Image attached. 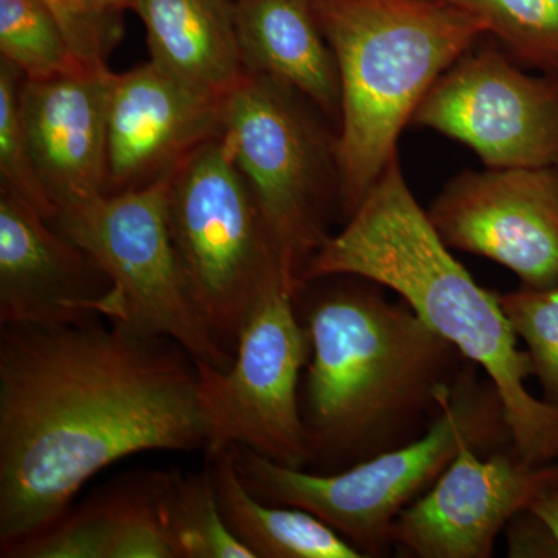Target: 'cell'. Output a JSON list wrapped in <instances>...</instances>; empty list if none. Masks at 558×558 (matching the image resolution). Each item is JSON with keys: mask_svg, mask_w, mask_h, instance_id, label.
Segmentation results:
<instances>
[{"mask_svg": "<svg viewBox=\"0 0 558 558\" xmlns=\"http://www.w3.org/2000/svg\"><path fill=\"white\" fill-rule=\"evenodd\" d=\"M22 81L20 70L0 58V178L2 186L32 204L44 218L53 220L57 207L36 170L22 120Z\"/></svg>", "mask_w": 558, "mask_h": 558, "instance_id": "cb8c5ba5", "label": "cell"}, {"mask_svg": "<svg viewBox=\"0 0 558 558\" xmlns=\"http://www.w3.org/2000/svg\"><path fill=\"white\" fill-rule=\"evenodd\" d=\"M86 3L102 20L120 22L123 11L134 9L135 0H86Z\"/></svg>", "mask_w": 558, "mask_h": 558, "instance_id": "83f0119b", "label": "cell"}, {"mask_svg": "<svg viewBox=\"0 0 558 558\" xmlns=\"http://www.w3.org/2000/svg\"><path fill=\"white\" fill-rule=\"evenodd\" d=\"M223 98L182 83L154 62L110 76L106 194L170 175L222 131Z\"/></svg>", "mask_w": 558, "mask_h": 558, "instance_id": "5bb4252c", "label": "cell"}, {"mask_svg": "<svg viewBox=\"0 0 558 558\" xmlns=\"http://www.w3.org/2000/svg\"><path fill=\"white\" fill-rule=\"evenodd\" d=\"M486 21L524 69L558 75V0H453Z\"/></svg>", "mask_w": 558, "mask_h": 558, "instance_id": "7402d4cb", "label": "cell"}, {"mask_svg": "<svg viewBox=\"0 0 558 558\" xmlns=\"http://www.w3.org/2000/svg\"><path fill=\"white\" fill-rule=\"evenodd\" d=\"M170 175L69 205L50 222L108 275L109 322L175 341L196 362L226 369L233 355L213 339L172 238Z\"/></svg>", "mask_w": 558, "mask_h": 558, "instance_id": "ba28073f", "label": "cell"}, {"mask_svg": "<svg viewBox=\"0 0 558 558\" xmlns=\"http://www.w3.org/2000/svg\"><path fill=\"white\" fill-rule=\"evenodd\" d=\"M220 512L255 558H362L360 550L314 513L256 498L242 483L233 450L209 454Z\"/></svg>", "mask_w": 558, "mask_h": 558, "instance_id": "d6986e66", "label": "cell"}, {"mask_svg": "<svg viewBox=\"0 0 558 558\" xmlns=\"http://www.w3.org/2000/svg\"><path fill=\"white\" fill-rule=\"evenodd\" d=\"M510 558H558V543L545 521L531 509L520 510L505 527Z\"/></svg>", "mask_w": 558, "mask_h": 558, "instance_id": "484cf974", "label": "cell"}, {"mask_svg": "<svg viewBox=\"0 0 558 558\" xmlns=\"http://www.w3.org/2000/svg\"><path fill=\"white\" fill-rule=\"evenodd\" d=\"M411 126L468 146L484 168H558V75H531L509 54L472 47L433 84Z\"/></svg>", "mask_w": 558, "mask_h": 558, "instance_id": "30bf717a", "label": "cell"}, {"mask_svg": "<svg viewBox=\"0 0 558 558\" xmlns=\"http://www.w3.org/2000/svg\"><path fill=\"white\" fill-rule=\"evenodd\" d=\"M340 78L337 131L343 222L392 157L433 84L488 35L451 0H317Z\"/></svg>", "mask_w": 558, "mask_h": 558, "instance_id": "277c9868", "label": "cell"}, {"mask_svg": "<svg viewBox=\"0 0 558 558\" xmlns=\"http://www.w3.org/2000/svg\"><path fill=\"white\" fill-rule=\"evenodd\" d=\"M328 275L379 282L494 381L513 449L535 465L558 462V410L529 391L531 359L499 303L454 258L392 157L357 209L315 253L303 286Z\"/></svg>", "mask_w": 558, "mask_h": 558, "instance_id": "3957f363", "label": "cell"}, {"mask_svg": "<svg viewBox=\"0 0 558 558\" xmlns=\"http://www.w3.org/2000/svg\"><path fill=\"white\" fill-rule=\"evenodd\" d=\"M451 2H453V0H451Z\"/></svg>", "mask_w": 558, "mask_h": 558, "instance_id": "f1b7e54d", "label": "cell"}, {"mask_svg": "<svg viewBox=\"0 0 558 558\" xmlns=\"http://www.w3.org/2000/svg\"><path fill=\"white\" fill-rule=\"evenodd\" d=\"M299 92L245 73L222 100L223 142L247 183L296 293L340 208L337 135Z\"/></svg>", "mask_w": 558, "mask_h": 558, "instance_id": "8992f818", "label": "cell"}, {"mask_svg": "<svg viewBox=\"0 0 558 558\" xmlns=\"http://www.w3.org/2000/svg\"><path fill=\"white\" fill-rule=\"evenodd\" d=\"M168 472L117 481L46 531L0 550L3 558H178L163 498Z\"/></svg>", "mask_w": 558, "mask_h": 558, "instance_id": "2e32d148", "label": "cell"}, {"mask_svg": "<svg viewBox=\"0 0 558 558\" xmlns=\"http://www.w3.org/2000/svg\"><path fill=\"white\" fill-rule=\"evenodd\" d=\"M387 290L328 275L296 293L311 344L300 385L310 472H341L421 438L468 362Z\"/></svg>", "mask_w": 558, "mask_h": 558, "instance_id": "7a4b0ae2", "label": "cell"}, {"mask_svg": "<svg viewBox=\"0 0 558 558\" xmlns=\"http://www.w3.org/2000/svg\"><path fill=\"white\" fill-rule=\"evenodd\" d=\"M310 355L295 292L281 282L250 315L229 368L194 360L207 425L205 457L240 446L286 468L307 469L300 385Z\"/></svg>", "mask_w": 558, "mask_h": 558, "instance_id": "9c48e42d", "label": "cell"}, {"mask_svg": "<svg viewBox=\"0 0 558 558\" xmlns=\"http://www.w3.org/2000/svg\"><path fill=\"white\" fill-rule=\"evenodd\" d=\"M163 510L175 557L255 558L227 526L208 464L193 475L168 472Z\"/></svg>", "mask_w": 558, "mask_h": 558, "instance_id": "ffe728a7", "label": "cell"}, {"mask_svg": "<svg viewBox=\"0 0 558 558\" xmlns=\"http://www.w3.org/2000/svg\"><path fill=\"white\" fill-rule=\"evenodd\" d=\"M172 238L213 339L233 355L250 315L275 286L295 292L258 204L222 135L171 172Z\"/></svg>", "mask_w": 558, "mask_h": 558, "instance_id": "52a82bcc", "label": "cell"}, {"mask_svg": "<svg viewBox=\"0 0 558 558\" xmlns=\"http://www.w3.org/2000/svg\"><path fill=\"white\" fill-rule=\"evenodd\" d=\"M512 446L505 407L486 374L465 362L421 438L337 473L286 468L233 446L245 487L263 501L314 513L336 529L363 557L392 554L389 532L449 468L464 447L481 453Z\"/></svg>", "mask_w": 558, "mask_h": 558, "instance_id": "5b68a950", "label": "cell"}, {"mask_svg": "<svg viewBox=\"0 0 558 558\" xmlns=\"http://www.w3.org/2000/svg\"><path fill=\"white\" fill-rule=\"evenodd\" d=\"M529 509L545 521L558 543V462L554 465L549 480L546 481L545 486L538 492Z\"/></svg>", "mask_w": 558, "mask_h": 558, "instance_id": "4316f807", "label": "cell"}, {"mask_svg": "<svg viewBox=\"0 0 558 558\" xmlns=\"http://www.w3.org/2000/svg\"><path fill=\"white\" fill-rule=\"evenodd\" d=\"M150 62L213 97L244 80L233 3L229 0H135Z\"/></svg>", "mask_w": 558, "mask_h": 558, "instance_id": "ac0fdd59", "label": "cell"}, {"mask_svg": "<svg viewBox=\"0 0 558 558\" xmlns=\"http://www.w3.org/2000/svg\"><path fill=\"white\" fill-rule=\"evenodd\" d=\"M112 282L80 245L13 191L0 189V325L110 318Z\"/></svg>", "mask_w": 558, "mask_h": 558, "instance_id": "4fadbf2b", "label": "cell"}, {"mask_svg": "<svg viewBox=\"0 0 558 558\" xmlns=\"http://www.w3.org/2000/svg\"><path fill=\"white\" fill-rule=\"evenodd\" d=\"M556 462L535 465L513 446L484 454L464 447L389 532L407 558H490L510 519L527 509Z\"/></svg>", "mask_w": 558, "mask_h": 558, "instance_id": "7c38bea8", "label": "cell"}, {"mask_svg": "<svg viewBox=\"0 0 558 558\" xmlns=\"http://www.w3.org/2000/svg\"><path fill=\"white\" fill-rule=\"evenodd\" d=\"M60 22L80 62L87 68L108 69V58L119 44L121 22L102 20L87 5L86 0H46Z\"/></svg>", "mask_w": 558, "mask_h": 558, "instance_id": "d4e9b609", "label": "cell"}, {"mask_svg": "<svg viewBox=\"0 0 558 558\" xmlns=\"http://www.w3.org/2000/svg\"><path fill=\"white\" fill-rule=\"evenodd\" d=\"M233 17L245 72L299 92L339 124V69L317 0H234Z\"/></svg>", "mask_w": 558, "mask_h": 558, "instance_id": "e0dca14e", "label": "cell"}, {"mask_svg": "<svg viewBox=\"0 0 558 558\" xmlns=\"http://www.w3.org/2000/svg\"><path fill=\"white\" fill-rule=\"evenodd\" d=\"M109 69L22 81L21 109L36 170L58 209L106 194Z\"/></svg>", "mask_w": 558, "mask_h": 558, "instance_id": "9a60e30c", "label": "cell"}, {"mask_svg": "<svg viewBox=\"0 0 558 558\" xmlns=\"http://www.w3.org/2000/svg\"><path fill=\"white\" fill-rule=\"evenodd\" d=\"M0 57L27 80L87 68L70 49L46 0H0Z\"/></svg>", "mask_w": 558, "mask_h": 558, "instance_id": "44dd1931", "label": "cell"}, {"mask_svg": "<svg viewBox=\"0 0 558 558\" xmlns=\"http://www.w3.org/2000/svg\"><path fill=\"white\" fill-rule=\"evenodd\" d=\"M499 303L532 365L542 398L558 410V284L498 293Z\"/></svg>", "mask_w": 558, "mask_h": 558, "instance_id": "603a6c76", "label": "cell"}, {"mask_svg": "<svg viewBox=\"0 0 558 558\" xmlns=\"http://www.w3.org/2000/svg\"><path fill=\"white\" fill-rule=\"evenodd\" d=\"M205 446L199 371L175 341L105 318L0 329V550L113 462Z\"/></svg>", "mask_w": 558, "mask_h": 558, "instance_id": "6da1fadb", "label": "cell"}, {"mask_svg": "<svg viewBox=\"0 0 558 558\" xmlns=\"http://www.w3.org/2000/svg\"><path fill=\"white\" fill-rule=\"evenodd\" d=\"M427 215L451 250L494 260L526 288L558 284V168L462 171Z\"/></svg>", "mask_w": 558, "mask_h": 558, "instance_id": "8fae6325", "label": "cell"}]
</instances>
